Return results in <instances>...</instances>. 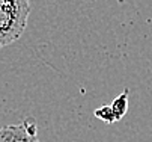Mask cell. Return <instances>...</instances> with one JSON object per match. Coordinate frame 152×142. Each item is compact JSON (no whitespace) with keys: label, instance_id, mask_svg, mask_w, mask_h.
Here are the masks:
<instances>
[{"label":"cell","instance_id":"obj_1","mask_svg":"<svg viewBox=\"0 0 152 142\" xmlns=\"http://www.w3.org/2000/svg\"><path fill=\"white\" fill-rule=\"evenodd\" d=\"M30 15V0H0V49L24 33Z\"/></svg>","mask_w":152,"mask_h":142},{"label":"cell","instance_id":"obj_2","mask_svg":"<svg viewBox=\"0 0 152 142\" xmlns=\"http://www.w3.org/2000/svg\"><path fill=\"white\" fill-rule=\"evenodd\" d=\"M0 142H39L36 119L33 116H27L20 124L2 127Z\"/></svg>","mask_w":152,"mask_h":142},{"label":"cell","instance_id":"obj_3","mask_svg":"<svg viewBox=\"0 0 152 142\" xmlns=\"http://www.w3.org/2000/svg\"><path fill=\"white\" fill-rule=\"evenodd\" d=\"M112 110H113V113H115V118H116V121L118 119H121L124 115H125V112H126V109H128V91H125L124 94H121L113 103H112Z\"/></svg>","mask_w":152,"mask_h":142},{"label":"cell","instance_id":"obj_4","mask_svg":"<svg viewBox=\"0 0 152 142\" xmlns=\"http://www.w3.org/2000/svg\"><path fill=\"white\" fill-rule=\"evenodd\" d=\"M94 113H95V116H98L99 119H102L104 123H115V121H116L115 113H113V110H112L110 106H102V107L96 109Z\"/></svg>","mask_w":152,"mask_h":142}]
</instances>
